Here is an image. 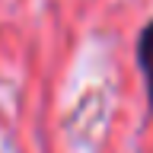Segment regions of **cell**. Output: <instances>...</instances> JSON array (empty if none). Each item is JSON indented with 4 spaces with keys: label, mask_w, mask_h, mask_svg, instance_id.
Here are the masks:
<instances>
[{
    "label": "cell",
    "mask_w": 153,
    "mask_h": 153,
    "mask_svg": "<svg viewBox=\"0 0 153 153\" xmlns=\"http://www.w3.org/2000/svg\"><path fill=\"white\" fill-rule=\"evenodd\" d=\"M137 61H140V67H143L147 89H150V102H153V22L140 32V42H137Z\"/></svg>",
    "instance_id": "1"
}]
</instances>
